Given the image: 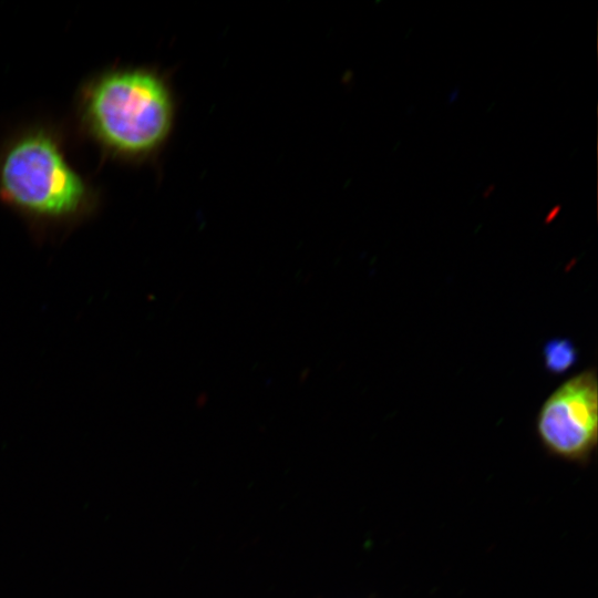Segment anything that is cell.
I'll list each match as a JSON object with an SVG mask.
<instances>
[{"instance_id":"1","label":"cell","mask_w":598,"mask_h":598,"mask_svg":"<svg viewBox=\"0 0 598 598\" xmlns=\"http://www.w3.org/2000/svg\"><path fill=\"white\" fill-rule=\"evenodd\" d=\"M86 118L111 148L141 155L158 147L173 122V103L164 82L143 70L113 72L91 89Z\"/></svg>"},{"instance_id":"5","label":"cell","mask_w":598,"mask_h":598,"mask_svg":"<svg viewBox=\"0 0 598 598\" xmlns=\"http://www.w3.org/2000/svg\"><path fill=\"white\" fill-rule=\"evenodd\" d=\"M559 210H560V206H556L554 209H551L549 215L546 218V221L548 223L551 218L556 217Z\"/></svg>"},{"instance_id":"3","label":"cell","mask_w":598,"mask_h":598,"mask_svg":"<svg viewBox=\"0 0 598 598\" xmlns=\"http://www.w3.org/2000/svg\"><path fill=\"white\" fill-rule=\"evenodd\" d=\"M536 434L551 456L587 464L598 443V379L586 369L556 388L542 404Z\"/></svg>"},{"instance_id":"2","label":"cell","mask_w":598,"mask_h":598,"mask_svg":"<svg viewBox=\"0 0 598 598\" xmlns=\"http://www.w3.org/2000/svg\"><path fill=\"white\" fill-rule=\"evenodd\" d=\"M0 186L14 205L45 218L74 215L86 196L83 181L44 133L25 135L8 150L0 165Z\"/></svg>"},{"instance_id":"4","label":"cell","mask_w":598,"mask_h":598,"mask_svg":"<svg viewBox=\"0 0 598 598\" xmlns=\"http://www.w3.org/2000/svg\"><path fill=\"white\" fill-rule=\"evenodd\" d=\"M543 358L548 372L561 374L575 365L578 351L568 338H554L544 344Z\"/></svg>"}]
</instances>
